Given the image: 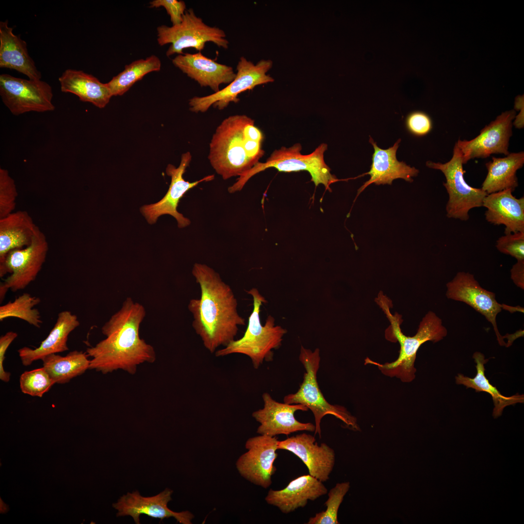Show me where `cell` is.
<instances>
[{"label": "cell", "instance_id": "3", "mask_svg": "<svg viewBox=\"0 0 524 524\" xmlns=\"http://www.w3.org/2000/svg\"><path fill=\"white\" fill-rule=\"evenodd\" d=\"M263 139L262 132L252 118L245 115L229 116L213 134L208 158L224 180L240 176L264 155Z\"/></svg>", "mask_w": 524, "mask_h": 524}, {"label": "cell", "instance_id": "11", "mask_svg": "<svg viewBox=\"0 0 524 524\" xmlns=\"http://www.w3.org/2000/svg\"><path fill=\"white\" fill-rule=\"evenodd\" d=\"M272 66L270 60H261L254 64L244 56L241 57L236 66L234 80L217 92L190 99V110L196 113H204L211 106L221 110L231 102L238 103L240 100L238 96L241 93L274 81V78L266 74Z\"/></svg>", "mask_w": 524, "mask_h": 524}, {"label": "cell", "instance_id": "8", "mask_svg": "<svg viewBox=\"0 0 524 524\" xmlns=\"http://www.w3.org/2000/svg\"><path fill=\"white\" fill-rule=\"evenodd\" d=\"M157 32L159 45L170 44L166 52L167 57L176 53L183 54V50L189 48L201 52L209 42L224 49H227L229 45L223 30L205 24L192 8L185 11L180 24L170 27L160 25Z\"/></svg>", "mask_w": 524, "mask_h": 524}, {"label": "cell", "instance_id": "16", "mask_svg": "<svg viewBox=\"0 0 524 524\" xmlns=\"http://www.w3.org/2000/svg\"><path fill=\"white\" fill-rule=\"evenodd\" d=\"M515 116L514 110L502 113L482 129L476 137L470 140H458L456 143L461 152L463 164L471 159L486 158L492 154L508 155Z\"/></svg>", "mask_w": 524, "mask_h": 524}, {"label": "cell", "instance_id": "2", "mask_svg": "<svg viewBox=\"0 0 524 524\" xmlns=\"http://www.w3.org/2000/svg\"><path fill=\"white\" fill-rule=\"evenodd\" d=\"M146 314L142 304L127 297L102 327L106 338L87 348V355L92 358L89 369L103 374L122 370L133 375L140 364L153 363L156 358L154 347L139 335Z\"/></svg>", "mask_w": 524, "mask_h": 524}, {"label": "cell", "instance_id": "14", "mask_svg": "<svg viewBox=\"0 0 524 524\" xmlns=\"http://www.w3.org/2000/svg\"><path fill=\"white\" fill-rule=\"evenodd\" d=\"M278 442L276 437L265 435L248 439L245 444L247 451L236 463L241 476L256 485L269 487L277 470L274 462L278 457Z\"/></svg>", "mask_w": 524, "mask_h": 524}, {"label": "cell", "instance_id": "23", "mask_svg": "<svg viewBox=\"0 0 524 524\" xmlns=\"http://www.w3.org/2000/svg\"><path fill=\"white\" fill-rule=\"evenodd\" d=\"M512 192L507 189L488 194L482 203L486 220L505 226V234L524 231V197L517 198Z\"/></svg>", "mask_w": 524, "mask_h": 524}, {"label": "cell", "instance_id": "15", "mask_svg": "<svg viewBox=\"0 0 524 524\" xmlns=\"http://www.w3.org/2000/svg\"><path fill=\"white\" fill-rule=\"evenodd\" d=\"M446 295L448 299L464 302L484 316L492 325L499 344L507 346L504 337L499 332L496 320L505 304L497 301L494 293L482 288L473 274L465 272L457 273L446 284Z\"/></svg>", "mask_w": 524, "mask_h": 524}, {"label": "cell", "instance_id": "35", "mask_svg": "<svg viewBox=\"0 0 524 524\" xmlns=\"http://www.w3.org/2000/svg\"><path fill=\"white\" fill-rule=\"evenodd\" d=\"M18 193L8 171L0 168V218L14 212Z\"/></svg>", "mask_w": 524, "mask_h": 524}, {"label": "cell", "instance_id": "19", "mask_svg": "<svg viewBox=\"0 0 524 524\" xmlns=\"http://www.w3.org/2000/svg\"><path fill=\"white\" fill-rule=\"evenodd\" d=\"M278 449L290 451L297 456L311 476L323 482L328 480L335 464V454L327 444L319 445L314 436L303 433L278 441Z\"/></svg>", "mask_w": 524, "mask_h": 524}, {"label": "cell", "instance_id": "33", "mask_svg": "<svg viewBox=\"0 0 524 524\" xmlns=\"http://www.w3.org/2000/svg\"><path fill=\"white\" fill-rule=\"evenodd\" d=\"M350 488L349 482L338 483L328 493L326 509L309 518L307 524H339L338 512L344 498Z\"/></svg>", "mask_w": 524, "mask_h": 524}, {"label": "cell", "instance_id": "13", "mask_svg": "<svg viewBox=\"0 0 524 524\" xmlns=\"http://www.w3.org/2000/svg\"><path fill=\"white\" fill-rule=\"evenodd\" d=\"M191 160V154L188 151L181 155L178 167L171 164L167 166L166 173L171 177V180L166 194L158 202L144 205L140 209L142 214L149 224H154L162 215L169 214L176 219L179 228L186 227L190 224V220L177 210L180 199L190 189L202 182L212 180L214 177L213 175H211L192 182L185 180L183 175Z\"/></svg>", "mask_w": 524, "mask_h": 524}, {"label": "cell", "instance_id": "20", "mask_svg": "<svg viewBox=\"0 0 524 524\" xmlns=\"http://www.w3.org/2000/svg\"><path fill=\"white\" fill-rule=\"evenodd\" d=\"M172 63L201 87H209L214 93L220 90L221 84L228 85L236 77L232 67L208 58L201 52L179 54Z\"/></svg>", "mask_w": 524, "mask_h": 524}, {"label": "cell", "instance_id": "29", "mask_svg": "<svg viewBox=\"0 0 524 524\" xmlns=\"http://www.w3.org/2000/svg\"><path fill=\"white\" fill-rule=\"evenodd\" d=\"M473 358L476 363V374L475 377L471 378L458 374L455 377L456 383L464 385L467 388L474 389L476 393L483 392L489 393L491 396L494 404L492 412L494 418L500 416L506 407L524 403V394L516 393L510 396H506L501 394L496 387L490 383L485 376L484 366L489 359H485L484 354L480 352H475L473 355Z\"/></svg>", "mask_w": 524, "mask_h": 524}, {"label": "cell", "instance_id": "30", "mask_svg": "<svg viewBox=\"0 0 524 524\" xmlns=\"http://www.w3.org/2000/svg\"><path fill=\"white\" fill-rule=\"evenodd\" d=\"M88 357L86 352L74 350L65 356L51 354L41 360L43 367L54 382L65 384L89 369Z\"/></svg>", "mask_w": 524, "mask_h": 524}, {"label": "cell", "instance_id": "6", "mask_svg": "<svg viewBox=\"0 0 524 524\" xmlns=\"http://www.w3.org/2000/svg\"><path fill=\"white\" fill-rule=\"evenodd\" d=\"M327 147L326 144L322 143L312 153L307 155L301 154L302 147L299 143L288 148L282 147L275 150L265 162H258L240 175L237 181L229 187L228 191L234 193L241 191L251 177L270 167L285 172L307 171L316 186L321 184L326 190L331 191L330 185L338 179L331 173L330 168L324 161V153Z\"/></svg>", "mask_w": 524, "mask_h": 524}, {"label": "cell", "instance_id": "39", "mask_svg": "<svg viewBox=\"0 0 524 524\" xmlns=\"http://www.w3.org/2000/svg\"><path fill=\"white\" fill-rule=\"evenodd\" d=\"M17 336V333L10 331L0 337V379L5 382L9 381L11 376L10 373L5 371L3 368L5 354L8 347Z\"/></svg>", "mask_w": 524, "mask_h": 524}, {"label": "cell", "instance_id": "4", "mask_svg": "<svg viewBox=\"0 0 524 524\" xmlns=\"http://www.w3.org/2000/svg\"><path fill=\"white\" fill-rule=\"evenodd\" d=\"M375 301L390 323L385 331V338L392 342L399 343V354L398 358L392 362L380 364L367 358L365 364H374L384 375L391 377H396L403 382H410L415 377L416 369L414 362L420 346L428 341L437 343L442 340L447 335V330L442 325L441 319L434 312L429 311L420 322L416 334L413 336H406L400 328L403 321L401 315L397 312L393 314L390 311V308L393 307L391 300L380 291Z\"/></svg>", "mask_w": 524, "mask_h": 524}, {"label": "cell", "instance_id": "38", "mask_svg": "<svg viewBox=\"0 0 524 524\" xmlns=\"http://www.w3.org/2000/svg\"><path fill=\"white\" fill-rule=\"evenodd\" d=\"M150 7H163L170 16L172 25L180 24L186 11L184 1L177 0H153L149 2Z\"/></svg>", "mask_w": 524, "mask_h": 524}, {"label": "cell", "instance_id": "36", "mask_svg": "<svg viewBox=\"0 0 524 524\" xmlns=\"http://www.w3.org/2000/svg\"><path fill=\"white\" fill-rule=\"evenodd\" d=\"M496 247L501 253L518 260H524V231L505 234L496 241Z\"/></svg>", "mask_w": 524, "mask_h": 524}, {"label": "cell", "instance_id": "21", "mask_svg": "<svg viewBox=\"0 0 524 524\" xmlns=\"http://www.w3.org/2000/svg\"><path fill=\"white\" fill-rule=\"evenodd\" d=\"M400 142L401 139H399L392 147L382 149L370 136L369 142L374 147V152L370 171L363 175H369L370 178L358 190V195L372 183L391 185L393 181L397 179L410 182L413 181L412 178L418 175V169L397 160L396 153Z\"/></svg>", "mask_w": 524, "mask_h": 524}, {"label": "cell", "instance_id": "26", "mask_svg": "<svg viewBox=\"0 0 524 524\" xmlns=\"http://www.w3.org/2000/svg\"><path fill=\"white\" fill-rule=\"evenodd\" d=\"M39 229L26 211L14 212L0 218V263L10 251L29 246Z\"/></svg>", "mask_w": 524, "mask_h": 524}, {"label": "cell", "instance_id": "18", "mask_svg": "<svg viewBox=\"0 0 524 524\" xmlns=\"http://www.w3.org/2000/svg\"><path fill=\"white\" fill-rule=\"evenodd\" d=\"M173 491L166 488L160 493L151 497H143L138 491L128 492L122 496L113 507L118 510L116 516H131L135 524H139V517L145 514L153 518L164 519L174 517L182 524H191L194 515L189 511L174 512L167 507L172 500Z\"/></svg>", "mask_w": 524, "mask_h": 524}, {"label": "cell", "instance_id": "34", "mask_svg": "<svg viewBox=\"0 0 524 524\" xmlns=\"http://www.w3.org/2000/svg\"><path fill=\"white\" fill-rule=\"evenodd\" d=\"M19 384L23 393L42 397L55 383L42 367L23 373L20 377Z\"/></svg>", "mask_w": 524, "mask_h": 524}, {"label": "cell", "instance_id": "10", "mask_svg": "<svg viewBox=\"0 0 524 524\" xmlns=\"http://www.w3.org/2000/svg\"><path fill=\"white\" fill-rule=\"evenodd\" d=\"M463 164L462 153L456 143L453 156L447 162H426V166L441 171L445 177L446 182L443 184L448 195L446 206L447 217L467 221L470 210L482 206L483 200L488 194L481 188H474L467 183Z\"/></svg>", "mask_w": 524, "mask_h": 524}, {"label": "cell", "instance_id": "37", "mask_svg": "<svg viewBox=\"0 0 524 524\" xmlns=\"http://www.w3.org/2000/svg\"><path fill=\"white\" fill-rule=\"evenodd\" d=\"M406 124L409 131L416 136H424L429 132L432 129V122L426 113L415 111L407 116Z\"/></svg>", "mask_w": 524, "mask_h": 524}, {"label": "cell", "instance_id": "7", "mask_svg": "<svg viewBox=\"0 0 524 524\" xmlns=\"http://www.w3.org/2000/svg\"><path fill=\"white\" fill-rule=\"evenodd\" d=\"M299 360L306 370L303 382L295 393L289 394L284 397V403L300 404L310 409L314 417L315 434H318L320 438L321 437L320 423L327 414L332 415L340 419L346 428L355 431H360L356 417L344 407L329 404L319 388L317 380L320 362L319 349L316 348L312 351L301 346Z\"/></svg>", "mask_w": 524, "mask_h": 524}, {"label": "cell", "instance_id": "24", "mask_svg": "<svg viewBox=\"0 0 524 524\" xmlns=\"http://www.w3.org/2000/svg\"><path fill=\"white\" fill-rule=\"evenodd\" d=\"M0 67L15 70L30 80H41L26 42L13 33L7 20L0 22Z\"/></svg>", "mask_w": 524, "mask_h": 524}, {"label": "cell", "instance_id": "25", "mask_svg": "<svg viewBox=\"0 0 524 524\" xmlns=\"http://www.w3.org/2000/svg\"><path fill=\"white\" fill-rule=\"evenodd\" d=\"M80 324L75 314L69 311H61L52 329L38 347L32 349L24 346L17 350L22 364L27 366L49 354L68 350V336Z\"/></svg>", "mask_w": 524, "mask_h": 524}, {"label": "cell", "instance_id": "9", "mask_svg": "<svg viewBox=\"0 0 524 524\" xmlns=\"http://www.w3.org/2000/svg\"><path fill=\"white\" fill-rule=\"evenodd\" d=\"M48 250L47 237L39 229L29 246L7 254L0 263V277L10 273L0 284V302L9 289L14 292L24 289L36 279L46 261Z\"/></svg>", "mask_w": 524, "mask_h": 524}, {"label": "cell", "instance_id": "31", "mask_svg": "<svg viewBox=\"0 0 524 524\" xmlns=\"http://www.w3.org/2000/svg\"><path fill=\"white\" fill-rule=\"evenodd\" d=\"M161 62L152 55L143 59L133 61L125 66L124 69L106 83L113 96H122L137 81L147 74L161 69Z\"/></svg>", "mask_w": 524, "mask_h": 524}, {"label": "cell", "instance_id": "27", "mask_svg": "<svg viewBox=\"0 0 524 524\" xmlns=\"http://www.w3.org/2000/svg\"><path fill=\"white\" fill-rule=\"evenodd\" d=\"M62 92L76 95L83 102L104 108L112 97L106 83L82 70L66 69L58 79Z\"/></svg>", "mask_w": 524, "mask_h": 524}, {"label": "cell", "instance_id": "17", "mask_svg": "<svg viewBox=\"0 0 524 524\" xmlns=\"http://www.w3.org/2000/svg\"><path fill=\"white\" fill-rule=\"evenodd\" d=\"M263 407L253 412L252 417L260 423L257 432L260 435L275 437L287 436L300 431L314 432L315 426L311 423H301L296 420L295 413L297 410L307 411L305 406L279 403L267 393L262 396Z\"/></svg>", "mask_w": 524, "mask_h": 524}, {"label": "cell", "instance_id": "32", "mask_svg": "<svg viewBox=\"0 0 524 524\" xmlns=\"http://www.w3.org/2000/svg\"><path fill=\"white\" fill-rule=\"evenodd\" d=\"M40 302V298L24 293L13 301L0 307V321L10 317H16L39 328L43 321L39 311L34 307Z\"/></svg>", "mask_w": 524, "mask_h": 524}, {"label": "cell", "instance_id": "28", "mask_svg": "<svg viewBox=\"0 0 524 524\" xmlns=\"http://www.w3.org/2000/svg\"><path fill=\"white\" fill-rule=\"evenodd\" d=\"M524 164L523 151L509 153L504 158L493 157L485 164L488 173L481 189L487 194L507 189L513 192L518 186L516 172Z\"/></svg>", "mask_w": 524, "mask_h": 524}, {"label": "cell", "instance_id": "5", "mask_svg": "<svg viewBox=\"0 0 524 524\" xmlns=\"http://www.w3.org/2000/svg\"><path fill=\"white\" fill-rule=\"evenodd\" d=\"M246 292L253 298V310L249 317L246 332L241 338L234 340L216 351L215 356L223 357L235 353L245 355L250 359L254 368L258 369L264 360H272L273 350L280 347L287 330L281 326H275V319L270 315L262 325L260 308L267 301L257 288Z\"/></svg>", "mask_w": 524, "mask_h": 524}, {"label": "cell", "instance_id": "1", "mask_svg": "<svg viewBox=\"0 0 524 524\" xmlns=\"http://www.w3.org/2000/svg\"><path fill=\"white\" fill-rule=\"evenodd\" d=\"M192 273L201 291L200 297L191 299L188 305L193 317L192 327L204 347L213 353L235 340L245 319L238 313L232 289L217 272L205 264L196 263Z\"/></svg>", "mask_w": 524, "mask_h": 524}, {"label": "cell", "instance_id": "22", "mask_svg": "<svg viewBox=\"0 0 524 524\" xmlns=\"http://www.w3.org/2000/svg\"><path fill=\"white\" fill-rule=\"evenodd\" d=\"M327 492L323 482L309 474L294 479L283 489H270L265 500L283 513L288 514L305 507L309 500L314 501Z\"/></svg>", "mask_w": 524, "mask_h": 524}, {"label": "cell", "instance_id": "40", "mask_svg": "<svg viewBox=\"0 0 524 524\" xmlns=\"http://www.w3.org/2000/svg\"><path fill=\"white\" fill-rule=\"evenodd\" d=\"M510 277L515 285L524 289V260H518L510 270Z\"/></svg>", "mask_w": 524, "mask_h": 524}, {"label": "cell", "instance_id": "12", "mask_svg": "<svg viewBox=\"0 0 524 524\" xmlns=\"http://www.w3.org/2000/svg\"><path fill=\"white\" fill-rule=\"evenodd\" d=\"M0 95L3 104L15 115L30 112H51L55 108L52 87L41 80H26L2 74Z\"/></svg>", "mask_w": 524, "mask_h": 524}]
</instances>
